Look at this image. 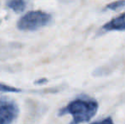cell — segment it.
<instances>
[{
  "label": "cell",
  "mask_w": 125,
  "mask_h": 124,
  "mask_svg": "<svg viewBox=\"0 0 125 124\" xmlns=\"http://www.w3.org/2000/svg\"><path fill=\"white\" fill-rule=\"evenodd\" d=\"M99 104L94 99L89 97L77 98L59 111V116L71 115L73 121L70 124H80L89 122L96 115Z\"/></svg>",
  "instance_id": "1"
},
{
  "label": "cell",
  "mask_w": 125,
  "mask_h": 124,
  "mask_svg": "<svg viewBox=\"0 0 125 124\" xmlns=\"http://www.w3.org/2000/svg\"><path fill=\"white\" fill-rule=\"evenodd\" d=\"M52 20L50 14L41 10L29 11L17 21V27L21 31H36L44 27Z\"/></svg>",
  "instance_id": "2"
},
{
  "label": "cell",
  "mask_w": 125,
  "mask_h": 124,
  "mask_svg": "<svg viewBox=\"0 0 125 124\" xmlns=\"http://www.w3.org/2000/svg\"><path fill=\"white\" fill-rule=\"evenodd\" d=\"M20 109L14 99L8 97L0 98V124H12L17 119Z\"/></svg>",
  "instance_id": "3"
},
{
  "label": "cell",
  "mask_w": 125,
  "mask_h": 124,
  "mask_svg": "<svg viewBox=\"0 0 125 124\" xmlns=\"http://www.w3.org/2000/svg\"><path fill=\"white\" fill-rule=\"evenodd\" d=\"M103 29L107 31H125V13L115 18L103 26Z\"/></svg>",
  "instance_id": "4"
},
{
  "label": "cell",
  "mask_w": 125,
  "mask_h": 124,
  "mask_svg": "<svg viewBox=\"0 0 125 124\" xmlns=\"http://www.w3.org/2000/svg\"><path fill=\"white\" fill-rule=\"evenodd\" d=\"M26 3V0H6V6L18 14L25 10Z\"/></svg>",
  "instance_id": "5"
},
{
  "label": "cell",
  "mask_w": 125,
  "mask_h": 124,
  "mask_svg": "<svg viewBox=\"0 0 125 124\" xmlns=\"http://www.w3.org/2000/svg\"><path fill=\"white\" fill-rule=\"evenodd\" d=\"M125 8V0H117V1L112 2L105 6V9L109 10H117L120 9Z\"/></svg>",
  "instance_id": "6"
},
{
  "label": "cell",
  "mask_w": 125,
  "mask_h": 124,
  "mask_svg": "<svg viewBox=\"0 0 125 124\" xmlns=\"http://www.w3.org/2000/svg\"><path fill=\"white\" fill-rule=\"evenodd\" d=\"M21 89L0 83V93H21Z\"/></svg>",
  "instance_id": "7"
},
{
  "label": "cell",
  "mask_w": 125,
  "mask_h": 124,
  "mask_svg": "<svg viewBox=\"0 0 125 124\" xmlns=\"http://www.w3.org/2000/svg\"><path fill=\"white\" fill-rule=\"evenodd\" d=\"M90 124H114V122L112 117L108 116V117H105L102 120H100V121L94 122V123H92Z\"/></svg>",
  "instance_id": "8"
}]
</instances>
